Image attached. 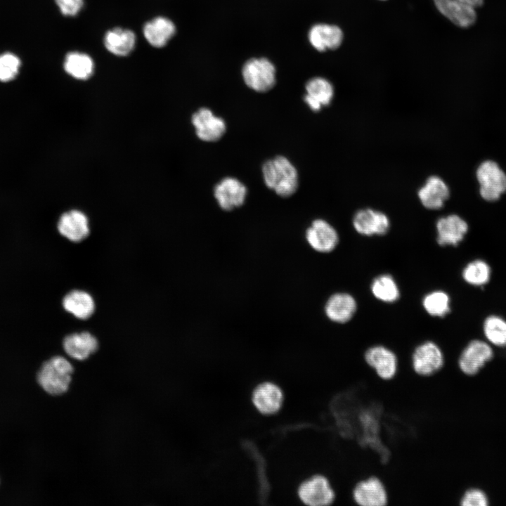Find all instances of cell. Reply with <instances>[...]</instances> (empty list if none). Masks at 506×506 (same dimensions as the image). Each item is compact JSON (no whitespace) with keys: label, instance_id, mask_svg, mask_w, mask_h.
Returning a JSON list of instances; mask_svg holds the SVG:
<instances>
[{"label":"cell","instance_id":"cell-12","mask_svg":"<svg viewBox=\"0 0 506 506\" xmlns=\"http://www.w3.org/2000/svg\"><path fill=\"white\" fill-rule=\"evenodd\" d=\"M60 234L73 242H79L90 233L87 215L77 209L68 210L61 214L57 224Z\"/></svg>","mask_w":506,"mask_h":506},{"label":"cell","instance_id":"cell-28","mask_svg":"<svg viewBox=\"0 0 506 506\" xmlns=\"http://www.w3.org/2000/svg\"><path fill=\"white\" fill-rule=\"evenodd\" d=\"M422 306L428 314L444 317L450 311V298L443 291L436 290L427 294L422 299Z\"/></svg>","mask_w":506,"mask_h":506},{"label":"cell","instance_id":"cell-7","mask_svg":"<svg viewBox=\"0 0 506 506\" xmlns=\"http://www.w3.org/2000/svg\"><path fill=\"white\" fill-rule=\"evenodd\" d=\"M363 359L382 380H391L398 372V356L393 349L386 346L376 344L368 347L363 353Z\"/></svg>","mask_w":506,"mask_h":506},{"label":"cell","instance_id":"cell-23","mask_svg":"<svg viewBox=\"0 0 506 506\" xmlns=\"http://www.w3.org/2000/svg\"><path fill=\"white\" fill-rule=\"evenodd\" d=\"M176 27L169 18L159 16L147 22L143 28V35L153 46L162 48L175 35Z\"/></svg>","mask_w":506,"mask_h":506},{"label":"cell","instance_id":"cell-25","mask_svg":"<svg viewBox=\"0 0 506 506\" xmlns=\"http://www.w3.org/2000/svg\"><path fill=\"white\" fill-rule=\"evenodd\" d=\"M136 34L128 29L116 27L106 32L104 45L111 53L117 56H126L134 48Z\"/></svg>","mask_w":506,"mask_h":506},{"label":"cell","instance_id":"cell-13","mask_svg":"<svg viewBox=\"0 0 506 506\" xmlns=\"http://www.w3.org/2000/svg\"><path fill=\"white\" fill-rule=\"evenodd\" d=\"M353 226L361 235H385L390 227L389 217L383 212L370 208L358 210L353 216Z\"/></svg>","mask_w":506,"mask_h":506},{"label":"cell","instance_id":"cell-5","mask_svg":"<svg viewBox=\"0 0 506 506\" xmlns=\"http://www.w3.org/2000/svg\"><path fill=\"white\" fill-rule=\"evenodd\" d=\"M445 365V357L440 346L433 341L417 345L410 354L413 371L421 377H429L439 372Z\"/></svg>","mask_w":506,"mask_h":506},{"label":"cell","instance_id":"cell-16","mask_svg":"<svg viewBox=\"0 0 506 506\" xmlns=\"http://www.w3.org/2000/svg\"><path fill=\"white\" fill-rule=\"evenodd\" d=\"M252 401L259 413L264 415H273L279 411L282 406L283 393L276 384L264 382L254 388Z\"/></svg>","mask_w":506,"mask_h":506},{"label":"cell","instance_id":"cell-29","mask_svg":"<svg viewBox=\"0 0 506 506\" xmlns=\"http://www.w3.org/2000/svg\"><path fill=\"white\" fill-rule=\"evenodd\" d=\"M491 270L488 265L481 260H476L467 264L462 271L466 282L474 285H482L490 278Z\"/></svg>","mask_w":506,"mask_h":506},{"label":"cell","instance_id":"cell-24","mask_svg":"<svg viewBox=\"0 0 506 506\" xmlns=\"http://www.w3.org/2000/svg\"><path fill=\"white\" fill-rule=\"evenodd\" d=\"M64 309L78 319L86 320L94 313L96 304L92 296L86 291L74 290L63 299Z\"/></svg>","mask_w":506,"mask_h":506},{"label":"cell","instance_id":"cell-3","mask_svg":"<svg viewBox=\"0 0 506 506\" xmlns=\"http://www.w3.org/2000/svg\"><path fill=\"white\" fill-rule=\"evenodd\" d=\"M241 74L245 85L258 93L271 90L276 84L277 70L266 57H252L242 65Z\"/></svg>","mask_w":506,"mask_h":506},{"label":"cell","instance_id":"cell-30","mask_svg":"<svg viewBox=\"0 0 506 506\" xmlns=\"http://www.w3.org/2000/svg\"><path fill=\"white\" fill-rule=\"evenodd\" d=\"M487 339L497 346L506 345V321L498 316H490L484 322Z\"/></svg>","mask_w":506,"mask_h":506},{"label":"cell","instance_id":"cell-22","mask_svg":"<svg viewBox=\"0 0 506 506\" xmlns=\"http://www.w3.org/2000/svg\"><path fill=\"white\" fill-rule=\"evenodd\" d=\"M434 3L443 16L460 27H469L476 20L474 8L457 0H434Z\"/></svg>","mask_w":506,"mask_h":506},{"label":"cell","instance_id":"cell-2","mask_svg":"<svg viewBox=\"0 0 506 506\" xmlns=\"http://www.w3.org/2000/svg\"><path fill=\"white\" fill-rule=\"evenodd\" d=\"M74 368L65 357L56 356L46 361L37 374V382L48 394L59 396L65 394L72 382Z\"/></svg>","mask_w":506,"mask_h":506},{"label":"cell","instance_id":"cell-18","mask_svg":"<svg viewBox=\"0 0 506 506\" xmlns=\"http://www.w3.org/2000/svg\"><path fill=\"white\" fill-rule=\"evenodd\" d=\"M306 94L304 100L309 108L319 111L322 107L328 105L334 97V87L326 78L314 77L305 84Z\"/></svg>","mask_w":506,"mask_h":506},{"label":"cell","instance_id":"cell-19","mask_svg":"<svg viewBox=\"0 0 506 506\" xmlns=\"http://www.w3.org/2000/svg\"><path fill=\"white\" fill-rule=\"evenodd\" d=\"M450 195L449 188L438 176H431L418 190L417 196L422 205L428 209H441Z\"/></svg>","mask_w":506,"mask_h":506},{"label":"cell","instance_id":"cell-26","mask_svg":"<svg viewBox=\"0 0 506 506\" xmlns=\"http://www.w3.org/2000/svg\"><path fill=\"white\" fill-rule=\"evenodd\" d=\"M63 67L67 74L78 80L89 79L94 72L92 58L86 53L77 51L66 55Z\"/></svg>","mask_w":506,"mask_h":506},{"label":"cell","instance_id":"cell-1","mask_svg":"<svg viewBox=\"0 0 506 506\" xmlns=\"http://www.w3.org/2000/svg\"><path fill=\"white\" fill-rule=\"evenodd\" d=\"M266 186L278 196L289 197L299 187L297 169L285 157L278 155L266 161L261 167Z\"/></svg>","mask_w":506,"mask_h":506},{"label":"cell","instance_id":"cell-20","mask_svg":"<svg viewBox=\"0 0 506 506\" xmlns=\"http://www.w3.org/2000/svg\"><path fill=\"white\" fill-rule=\"evenodd\" d=\"M63 347L70 358L84 361L98 350V342L96 337L89 332H75L64 338Z\"/></svg>","mask_w":506,"mask_h":506},{"label":"cell","instance_id":"cell-11","mask_svg":"<svg viewBox=\"0 0 506 506\" xmlns=\"http://www.w3.org/2000/svg\"><path fill=\"white\" fill-rule=\"evenodd\" d=\"M247 190L246 186L234 177H225L214 188L216 202L224 211H231L241 207L245 201Z\"/></svg>","mask_w":506,"mask_h":506},{"label":"cell","instance_id":"cell-10","mask_svg":"<svg viewBox=\"0 0 506 506\" xmlns=\"http://www.w3.org/2000/svg\"><path fill=\"white\" fill-rule=\"evenodd\" d=\"M309 245L319 253H329L334 250L339 242L336 229L322 219L313 220L305 233Z\"/></svg>","mask_w":506,"mask_h":506},{"label":"cell","instance_id":"cell-17","mask_svg":"<svg viewBox=\"0 0 506 506\" xmlns=\"http://www.w3.org/2000/svg\"><path fill=\"white\" fill-rule=\"evenodd\" d=\"M436 241L441 246H456L467 232V223L459 216L450 214L439 219L436 223Z\"/></svg>","mask_w":506,"mask_h":506},{"label":"cell","instance_id":"cell-33","mask_svg":"<svg viewBox=\"0 0 506 506\" xmlns=\"http://www.w3.org/2000/svg\"><path fill=\"white\" fill-rule=\"evenodd\" d=\"M61 13L66 16L77 15L84 5L83 0H55Z\"/></svg>","mask_w":506,"mask_h":506},{"label":"cell","instance_id":"cell-27","mask_svg":"<svg viewBox=\"0 0 506 506\" xmlns=\"http://www.w3.org/2000/svg\"><path fill=\"white\" fill-rule=\"evenodd\" d=\"M373 296L386 303H393L400 297V290L394 278L389 274L377 276L371 283Z\"/></svg>","mask_w":506,"mask_h":506},{"label":"cell","instance_id":"cell-21","mask_svg":"<svg viewBox=\"0 0 506 506\" xmlns=\"http://www.w3.org/2000/svg\"><path fill=\"white\" fill-rule=\"evenodd\" d=\"M357 304L351 294L346 292H337L331 295L327 300L324 311L326 316L337 323L349 321L356 313Z\"/></svg>","mask_w":506,"mask_h":506},{"label":"cell","instance_id":"cell-9","mask_svg":"<svg viewBox=\"0 0 506 506\" xmlns=\"http://www.w3.org/2000/svg\"><path fill=\"white\" fill-rule=\"evenodd\" d=\"M191 123L197 137L202 141H218L226 131L224 119L216 116L210 109L205 107L200 108L192 115Z\"/></svg>","mask_w":506,"mask_h":506},{"label":"cell","instance_id":"cell-32","mask_svg":"<svg viewBox=\"0 0 506 506\" xmlns=\"http://www.w3.org/2000/svg\"><path fill=\"white\" fill-rule=\"evenodd\" d=\"M462 506H486L488 500L485 494L478 489L467 491L460 499Z\"/></svg>","mask_w":506,"mask_h":506},{"label":"cell","instance_id":"cell-4","mask_svg":"<svg viewBox=\"0 0 506 506\" xmlns=\"http://www.w3.org/2000/svg\"><path fill=\"white\" fill-rule=\"evenodd\" d=\"M299 500L309 506L334 505L336 492L330 479L325 474H316L305 479L298 488Z\"/></svg>","mask_w":506,"mask_h":506},{"label":"cell","instance_id":"cell-31","mask_svg":"<svg viewBox=\"0 0 506 506\" xmlns=\"http://www.w3.org/2000/svg\"><path fill=\"white\" fill-rule=\"evenodd\" d=\"M20 65L19 58L10 53L0 56V81L8 82L17 75Z\"/></svg>","mask_w":506,"mask_h":506},{"label":"cell","instance_id":"cell-6","mask_svg":"<svg viewBox=\"0 0 506 506\" xmlns=\"http://www.w3.org/2000/svg\"><path fill=\"white\" fill-rule=\"evenodd\" d=\"M351 496L355 505L387 506L389 493L384 481L376 475L358 480L353 486Z\"/></svg>","mask_w":506,"mask_h":506},{"label":"cell","instance_id":"cell-15","mask_svg":"<svg viewBox=\"0 0 506 506\" xmlns=\"http://www.w3.org/2000/svg\"><path fill=\"white\" fill-rule=\"evenodd\" d=\"M307 36L310 45L319 52L337 49L344 39L343 32L339 27L321 22L312 25Z\"/></svg>","mask_w":506,"mask_h":506},{"label":"cell","instance_id":"cell-8","mask_svg":"<svg viewBox=\"0 0 506 506\" xmlns=\"http://www.w3.org/2000/svg\"><path fill=\"white\" fill-rule=\"evenodd\" d=\"M476 176L484 200H497L506 191V174L495 162H484L477 169Z\"/></svg>","mask_w":506,"mask_h":506},{"label":"cell","instance_id":"cell-34","mask_svg":"<svg viewBox=\"0 0 506 506\" xmlns=\"http://www.w3.org/2000/svg\"><path fill=\"white\" fill-rule=\"evenodd\" d=\"M465 5L472 8L479 7L483 5L484 0H457Z\"/></svg>","mask_w":506,"mask_h":506},{"label":"cell","instance_id":"cell-35","mask_svg":"<svg viewBox=\"0 0 506 506\" xmlns=\"http://www.w3.org/2000/svg\"><path fill=\"white\" fill-rule=\"evenodd\" d=\"M381 1H385V0H381Z\"/></svg>","mask_w":506,"mask_h":506},{"label":"cell","instance_id":"cell-14","mask_svg":"<svg viewBox=\"0 0 506 506\" xmlns=\"http://www.w3.org/2000/svg\"><path fill=\"white\" fill-rule=\"evenodd\" d=\"M492 356L493 351L488 344L473 340L462 351L458 363L463 373L472 375L476 374Z\"/></svg>","mask_w":506,"mask_h":506}]
</instances>
